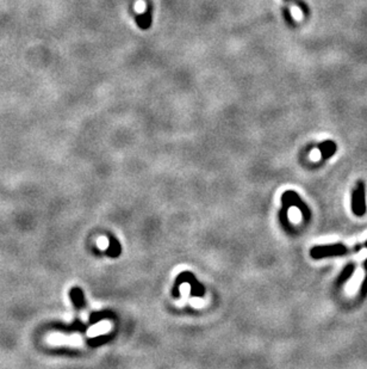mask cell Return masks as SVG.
Here are the masks:
<instances>
[{
	"label": "cell",
	"mask_w": 367,
	"mask_h": 369,
	"mask_svg": "<svg viewBox=\"0 0 367 369\" xmlns=\"http://www.w3.org/2000/svg\"><path fill=\"white\" fill-rule=\"evenodd\" d=\"M282 205H283V208H282V211H280V214H279L280 221H282L283 226L286 228V230L290 225L289 218H287V213H289L290 207H296L297 209H299L302 213V216H303V219H304V221L310 220V218H311L310 208H309L308 205L303 201L302 197L299 196L296 192H293V190H286V192L283 194Z\"/></svg>",
	"instance_id": "6da1fadb"
},
{
	"label": "cell",
	"mask_w": 367,
	"mask_h": 369,
	"mask_svg": "<svg viewBox=\"0 0 367 369\" xmlns=\"http://www.w3.org/2000/svg\"><path fill=\"white\" fill-rule=\"evenodd\" d=\"M352 252L349 247L342 243L328 244V245H317L310 250V256L314 259H323L330 258V257H341L344 254Z\"/></svg>",
	"instance_id": "7a4b0ae2"
},
{
	"label": "cell",
	"mask_w": 367,
	"mask_h": 369,
	"mask_svg": "<svg viewBox=\"0 0 367 369\" xmlns=\"http://www.w3.org/2000/svg\"><path fill=\"white\" fill-rule=\"evenodd\" d=\"M366 189L365 182L359 180L352 192V212L356 216L366 214Z\"/></svg>",
	"instance_id": "3957f363"
},
{
	"label": "cell",
	"mask_w": 367,
	"mask_h": 369,
	"mask_svg": "<svg viewBox=\"0 0 367 369\" xmlns=\"http://www.w3.org/2000/svg\"><path fill=\"white\" fill-rule=\"evenodd\" d=\"M317 148L320 149L322 159H323V160H327V159L333 157V155L336 153L337 145L335 144L333 140H325V141L321 142V144L317 146Z\"/></svg>",
	"instance_id": "277c9868"
},
{
	"label": "cell",
	"mask_w": 367,
	"mask_h": 369,
	"mask_svg": "<svg viewBox=\"0 0 367 369\" xmlns=\"http://www.w3.org/2000/svg\"><path fill=\"white\" fill-rule=\"evenodd\" d=\"M356 266L354 263H348L346 266L342 269V271L339 275V278L336 280V286L337 287H342V286L346 283L348 280L352 278L354 271H355Z\"/></svg>",
	"instance_id": "5b68a950"
},
{
	"label": "cell",
	"mask_w": 367,
	"mask_h": 369,
	"mask_svg": "<svg viewBox=\"0 0 367 369\" xmlns=\"http://www.w3.org/2000/svg\"><path fill=\"white\" fill-rule=\"evenodd\" d=\"M152 20H153V17H152L151 9H148L146 12H142V14L135 16L136 24L139 25L140 29H142V30H147L151 28Z\"/></svg>",
	"instance_id": "8992f818"
},
{
	"label": "cell",
	"mask_w": 367,
	"mask_h": 369,
	"mask_svg": "<svg viewBox=\"0 0 367 369\" xmlns=\"http://www.w3.org/2000/svg\"><path fill=\"white\" fill-rule=\"evenodd\" d=\"M284 2L286 3V4H289V3H292L293 5H296L297 8L299 9L303 12V15H304L305 18H309V16H310V8H309V5L306 4V3L304 2V0H284Z\"/></svg>",
	"instance_id": "52a82bcc"
},
{
	"label": "cell",
	"mask_w": 367,
	"mask_h": 369,
	"mask_svg": "<svg viewBox=\"0 0 367 369\" xmlns=\"http://www.w3.org/2000/svg\"><path fill=\"white\" fill-rule=\"evenodd\" d=\"M282 12H283L284 20H285V23L287 25H289L290 28H296L297 23H296V21L293 20V17H292V15H291V11H290L289 6H287L286 3H285V5H284L283 8H282Z\"/></svg>",
	"instance_id": "ba28073f"
},
{
	"label": "cell",
	"mask_w": 367,
	"mask_h": 369,
	"mask_svg": "<svg viewBox=\"0 0 367 369\" xmlns=\"http://www.w3.org/2000/svg\"><path fill=\"white\" fill-rule=\"evenodd\" d=\"M362 268L363 270H365L366 273H365V278H363L362 280L361 286H360V293H359L360 299H365L367 297V258L363 260Z\"/></svg>",
	"instance_id": "9c48e42d"
},
{
	"label": "cell",
	"mask_w": 367,
	"mask_h": 369,
	"mask_svg": "<svg viewBox=\"0 0 367 369\" xmlns=\"http://www.w3.org/2000/svg\"><path fill=\"white\" fill-rule=\"evenodd\" d=\"M362 247H363V249H367V240L365 241V243L362 244Z\"/></svg>",
	"instance_id": "30bf717a"
}]
</instances>
